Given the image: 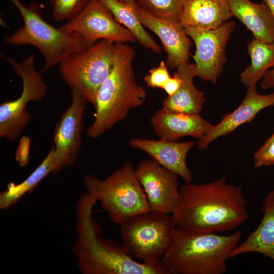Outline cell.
<instances>
[{"instance_id":"obj_1","label":"cell","mask_w":274,"mask_h":274,"mask_svg":"<svg viewBox=\"0 0 274 274\" xmlns=\"http://www.w3.org/2000/svg\"><path fill=\"white\" fill-rule=\"evenodd\" d=\"M242 189L225 177L207 184L185 183L172 213L177 228L202 233L234 229L249 218Z\"/></svg>"},{"instance_id":"obj_2","label":"cell","mask_w":274,"mask_h":274,"mask_svg":"<svg viewBox=\"0 0 274 274\" xmlns=\"http://www.w3.org/2000/svg\"><path fill=\"white\" fill-rule=\"evenodd\" d=\"M97 200L87 193L80 195L77 206V240L72 252L83 274H169L162 262L151 264L132 259L122 244L100 237L92 211Z\"/></svg>"},{"instance_id":"obj_3","label":"cell","mask_w":274,"mask_h":274,"mask_svg":"<svg viewBox=\"0 0 274 274\" xmlns=\"http://www.w3.org/2000/svg\"><path fill=\"white\" fill-rule=\"evenodd\" d=\"M134 55L132 47L116 43L113 68L99 88L94 119L87 129L90 138L99 137L145 101L146 91L137 83L132 66Z\"/></svg>"},{"instance_id":"obj_4","label":"cell","mask_w":274,"mask_h":274,"mask_svg":"<svg viewBox=\"0 0 274 274\" xmlns=\"http://www.w3.org/2000/svg\"><path fill=\"white\" fill-rule=\"evenodd\" d=\"M241 237L240 231L226 235L190 233L177 228L161 262L170 274H224L226 260Z\"/></svg>"},{"instance_id":"obj_5","label":"cell","mask_w":274,"mask_h":274,"mask_svg":"<svg viewBox=\"0 0 274 274\" xmlns=\"http://www.w3.org/2000/svg\"><path fill=\"white\" fill-rule=\"evenodd\" d=\"M9 1L19 12L23 25L6 36L4 41L12 45H29L36 47L44 59L41 73L59 64L71 54L92 45L80 35L65 31L49 23L36 2L26 6L20 0Z\"/></svg>"},{"instance_id":"obj_6","label":"cell","mask_w":274,"mask_h":274,"mask_svg":"<svg viewBox=\"0 0 274 274\" xmlns=\"http://www.w3.org/2000/svg\"><path fill=\"white\" fill-rule=\"evenodd\" d=\"M83 182L87 193L99 201L115 224L120 225L132 216L151 211L130 163H124L104 180L88 175Z\"/></svg>"},{"instance_id":"obj_7","label":"cell","mask_w":274,"mask_h":274,"mask_svg":"<svg viewBox=\"0 0 274 274\" xmlns=\"http://www.w3.org/2000/svg\"><path fill=\"white\" fill-rule=\"evenodd\" d=\"M120 226L121 244L126 252L135 259L151 264L161 262L177 228L172 215L154 211L132 216Z\"/></svg>"},{"instance_id":"obj_8","label":"cell","mask_w":274,"mask_h":274,"mask_svg":"<svg viewBox=\"0 0 274 274\" xmlns=\"http://www.w3.org/2000/svg\"><path fill=\"white\" fill-rule=\"evenodd\" d=\"M116 43L102 40L71 54L58 65L61 77L72 91L95 108L99 88L115 63Z\"/></svg>"},{"instance_id":"obj_9","label":"cell","mask_w":274,"mask_h":274,"mask_svg":"<svg viewBox=\"0 0 274 274\" xmlns=\"http://www.w3.org/2000/svg\"><path fill=\"white\" fill-rule=\"evenodd\" d=\"M1 57L10 64L22 82V90L17 99L0 105V138L10 142L16 141L31 119L26 109L30 101H38L46 95L48 87L42 73L35 67V56L29 55L21 61L1 54Z\"/></svg>"},{"instance_id":"obj_10","label":"cell","mask_w":274,"mask_h":274,"mask_svg":"<svg viewBox=\"0 0 274 274\" xmlns=\"http://www.w3.org/2000/svg\"><path fill=\"white\" fill-rule=\"evenodd\" d=\"M235 25V22L231 21L213 29L184 27L195 45L192 57L196 75L201 80L216 83L226 61V46Z\"/></svg>"},{"instance_id":"obj_11","label":"cell","mask_w":274,"mask_h":274,"mask_svg":"<svg viewBox=\"0 0 274 274\" xmlns=\"http://www.w3.org/2000/svg\"><path fill=\"white\" fill-rule=\"evenodd\" d=\"M60 27L80 35L92 45L102 40L114 43L136 42L134 35L117 21L99 0H91L77 16Z\"/></svg>"},{"instance_id":"obj_12","label":"cell","mask_w":274,"mask_h":274,"mask_svg":"<svg viewBox=\"0 0 274 274\" xmlns=\"http://www.w3.org/2000/svg\"><path fill=\"white\" fill-rule=\"evenodd\" d=\"M87 100L72 91L71 103L62 113L53 133L55 165L53 173L73 165L79 156L82 143L83 115Z\"/></svg>"},{"instance_id":"obj_13","label":"cell","mask_w":274,"mask_h":274,"mask_svg":"<svg viewBox=\"0 0 274 274\" xmlns=\"http://www.w3.org/2000/svg\"><path fill=\"white\" fill-rule=\"evenodd\" d=\"M135 173L151 211L172 214L179 196V176L152 159L140 161Z\"/></svg>"},{"instance_id":"obj_14","label":"cell","mask_w":274,"mask_h":274,"mask_svg":"<svg viewBox=\"0 0 274 274\" xmlns=\"http://www.w3.org/2000/svg\"><path fill=\"white\" fill-rule=\"evenodd\" d=\"M136 14L142 24L161 40L166 53V65L171 68L189 62L192 46L190 37L179 20L156 17L135 4Z\"/></svg>"},{"instance_id":"obj_15","label":"cell","mask_w":274,"mask_h":274,"mask_svg":"<svg viewBox=\"0 0 274 274\" xmlns=\"http://www.w3.org/2000/svg\"><path fill=\"white\" fill-rule=\"evenodd\" d=\"M129 144L146 152L152 159L177 174L185 183H191L192 176L187 165L186 157L195 145L194 141L177 142L134 138L130 139Z\"/></svg>"},{"instance_id":"obj_16","label":"cell","mask_w":274,"mask_h":274,"mask_svg":"<svg viewBox=\"0 0 274 274\" xmlns=\"http://www.w3.org/2000/svg\"><path fill=\"white\" fill-rule=\"evenodd\" d=\"M274 106V92L262 95L257 92L256 87L247 88L246 95L239 106L232 112L223 116L221 121L199 140V150L208 148L214 140L232 132L241 125L252 120L266 107Z\"/></svg>"},{"instance_id":"obj_17","label":"cell","mask_w":274,"mask_h":274,"mask_svg":"<svg viewBox=\"0 0 274 274\" xmlns=\"http://www.w3.org/2000/svg\"><path fill=\"white\" fill-rule=\"evenodd\" d=\"M150 122L159 139L173 142L185 136L199 140L213 126L199 114L173 112L163 108L155 112Z\"/></svg>"},{"instance_id":"obj_18","label":"cell","mask_w":274,"mask_h":274,"mask_svg":"<svg viewBox=\"0 0 274 274\" xmlns=\"http://www.w3.org/2000/svg\"><path fill=\"white\" fill-rule=\"evenodd\" d=\"M232 17L227 0H186L179 21L184 27L213 29Z\"/></svg>"},{"instance_id":"obj_19","label":"cell","mask_w":274,"mask_h":274,"mask_svg":"<svg viewBox=\"0 0 274 274\" xmlns=\"http://www.w3.org/2000/svg\"><path fill=\"white\" fill-rule=\"evenodd\" d=\"M262 219L257 228L241 244L230 253L229 258L249 252H256L274 261V191L271 190L263 201Z\"/></svg>"},{"instance_id":"obj_20","label":"cell","mask_w":274,"mask_h":274,"mask_svg":"<svg viewBox=\"0 0 274 274\" xmlns=\"http://www.w3.org/2000/svg\"><path fill=\"white\" fill-rule=\"evenodd\" d=\"M231 14L251 31L254 38L274 42V17L263 1L256 4L250 0H227Z\"/></svg>"},{"instance_id":"obj_21","label":"cell","mask_w":274,"mask_h":274,"mask_svg":"<svg viewBox=\"0 0 274 274\" xmlns=\"http://www.w3.org/2000/svg\"><path fill=\"white\" fill-rule=\"evenodd\" d=\"M176 69L182 79L180 87L175 93L163 100L162 108L173 112L199 114L206 98L203 92L193 84V79L196 76L195 64L186 62Z\"/></svg>"},{"instance_id":"obj_22","label":"cell","mask_w":274,"mask_h":274,"mask_svg":"<svg viewBox=\"0 0 274 274\" xmlns=\"http://www.w3.org/2000/svg\"><path fill=\"white\" fill-rule=\"evenodd\" d=\"M112 14L120 24L128 29L136 41L144 47L155 53L161 52V48L146 31L139 19L135 4H126L118 0H99Z\"/></svg>"},{"instance_id":"obj_23","label":"cell","mask_w":274,"mask_h":274,"mask_svg":"<svg viewBox=\"0 0 274 274\" xmlns=\"http://www.w3.org/2000/svg\"><path fill=\"white\" fill-rule=\"evenodd\" d=\"M55 165L54 149L52 147L41 164L23 181L19 184L10 182L7 189L0 192V209L7 210L15 204L26 193L32 191L50 173Z\"/></svg>"},{"instance_id":"obj_24","label":"cell","mask_w":274,"mask_h":274,"mask_svg":"<svg viewBox=\"0 0 274 274\" xmlns=\"http://www.w3.org/2000/svg\"><path fill=\"white\" fill-rule=\"evenodd\" d=\"M247 49L251 63L240 74V79L247 88L254 87L268 69L274 67V42L266 43L253 38Z\"/></svg>"},{"instance_id":"obj_25","label":"cell","mask_w":274,"mask_h":274,"mask_svg":"<svg viewBox=\"0 0 274 274\" xmlns=\"http://www.w3.org/2000/svg\"><path fill=\"white\" fill-rule=\"evenodd\" d=\"M186 1L136 0L135 4L156 17L179 21Z\"/></svg>"},{"instance_id":"obj_26","label":"cell","mask_w":274,"mask_h":274,"mask_svg":"<svg viewBox=\"0 0 274 274\" xmlns=\"http://www.w3.org/2000/svg\"><path fill=\"white\" fill-rule=\"evenodd\" d=\"M91 0H49L52 19L57 22L69 21L81 12Z\"/></svg>"},{"instance_id":"obj_27","label":"cell","mask_w":274,"mask_h":274,"mask_svg":"<svg viewBox=\"0 0 274 274\" xmlns=\"http://www.w3.org/2000/svg\"><path fill=\"white\" fill-rule=\"evenodd\" d=\"M167 66L164 61H161L158 66L149 70V73L144 78L148 87L163 89L165 84L171 77Z\"/></svg>"},{"instance_id":"obj_28","label":"cell","mask_w":274,"mask_h":274,"mask_svg":"<svg viewBox=\"0 0 274 274\" xmlns=\"http://www.w3.org/2000/svg\"><path fill=\"white\" fill-rule=\"evenodd\" d=\"M254 166L274 165V140H266L254 154Z\"/></svg>"},{"instance_id":"obj_29","label":"cell","mask_w":274,"mask_h":274,"mask_svg":"<svg viewBox=\"0 0 274 274\" xmlns=\"http://www.w3.org/2000/svg\"><path fill=\"white\" fill-rule=\"evenodd\" d=\"M182 79L178 74L176 72L173 77H170L165 84L163 89L168 96H171L175 93L180 87Z\"/></svg>"},{"instance_id":"obj_30","label":"cell","mask_w":274,"mask_h":274,"mask_svg":"<svg viewBox=\"0 0 274 274\" xmlns=\"http://www.w3.org/2000/svg\"><path fill=\"white\" fill-rule=\"evenodd\" d=\"M262 78L261 86L263 89H274V68L267 71Z\"/></svg>"},{"instance_id":"obj_31","label":"cell","mask_w":274,"mask_h":274,"mask_svg":"<svg viewBox=\"0 0 274 274\" xmlns=\"http://www.w3.org/2000/svg\"><path fill=\"white\" fill-rule=\"evenodd\" d=\"M274 17V0H263Z\"/></svg>"},{"instance_id":"obj_32","label":"cell","mask_w":274,"mask_h":274,"mask_svg":"<svg viewBox=\"0 0 274 274\" xmlns=\"http://www.w3.org/2000/svg\"><path fill=\"white\" fill-rule=\"evenodd\" d=\"M121 2L126 4H135L136 0H118Z\"/></svg>"},{"instance_id":"obj_33","label":"cell","mask_w":274,"mask_h":274,"mask_svg":"<svg viewBox=\"0 0 274 274\" xmlns=\"http://www.w3.org/2000/svg\"><path fill=\"white\" fill-rule=\"evenodd\" d=\"M267 140L270 141L274 140V132L269 138L267 139Z\"/></svg>"}]
</instances>
